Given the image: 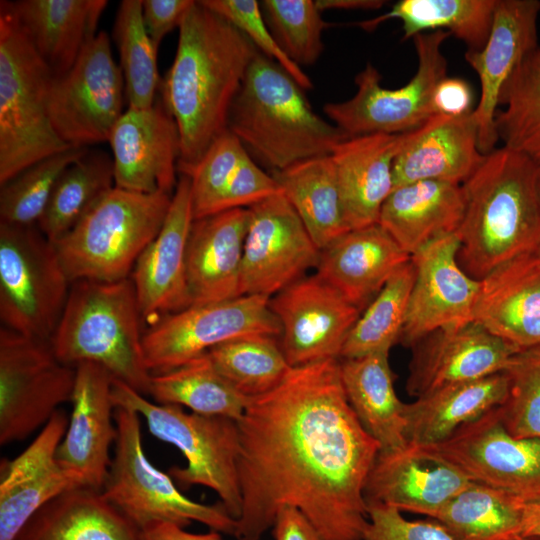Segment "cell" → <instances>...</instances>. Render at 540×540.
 Listing matches in <instances>:
<instances>
[{
	"instance_id": "obj_1",
	"label": "cell",
	"mask_w": 540,
	"mask_h": 540,
	"mask_svg": "<svg viewBox=\"0 0 540 540\" xmlns=\"http://www.w3.org/2000/svg\"><path fill=\"white\" fill-rule=\"evenodd\" d=\"M237 425L235 538L259 540L282 508L294 507L326 540H361L365 485L380 445L347 399L339 359L292 367L250 400Z\"/></svg>"
},
{
	"instance_id": "obj_2",
	"label": "cell",
	"mask_w": 540,
	"mask_h": 540,
	"mask_svg": "<svg viewBox=\"0 0 540 540\" xmlns=\"http://www.w3.org/2000/svg\"><path fill=\"white\" fill-rule=\"evenodd\" d=\"M178 29L175 58L160 91L179 130L177 172L188 176L228 129L230 109L259 51L200 1L190 7Z\"/></svg>"
},
{
	"instance_id": "obj_3",
	"label": "cell",
	"mask_w": 540,
	"mask_h": 540,
	"mask_svg": "<svg viewBox=\"0 0 540 540\" xmlns=\"http://www.w3.org/2000/svg\"><path fill=\"white\" fill-rule=\"evenodd\" d=\"M538 164L505 146L485 156L462 184L465 211L457 231L458 262L481 280L540 247Z\"/></svg>"
},
{
	"instance_id": "obj_4",
	"label": "cell",
	"mask_w": 540,
	"mask_h": 540,
	"mask_svg": "<svg viewBox=\"0 0 540 540\" xmlns=\"http://www.w3.org/2000/svg\"><path fill=\"white\" fill-rule=\"evenodd\" d=\"M305 91L283 67L258 52L232 104L228 130L272 172L331 155L349 138L313 110Z\"/></svg>"
},
{
	"instance_id": "obj_5",
	"label": "cell",
	"mask_w": 540,
	"mask_h": 540,
	"mask_svg": "<svg viewBox=\"0 0 540 540\" xmlns=\"http://www.w3.org/2000/svg\"><path fill=\"white\" fill-rule=\"evenodd\" d=\"M143 320L130 277L114 282L77 280L71 283L49 343L64 364H98L146 396L152 374L144 360Z\"/></svg>"
},
{
	"instance_id": "obj_6",
	"label": "cell",
	"mask_w": 540,
	"mask_h": 540,
	"mask_svg": "<svg viewBox=\"0 0 540 540\" xmlns=\"http://www.w3.org/2000/svg\"><path fill=\"white\" fill-rule=\"evenodd\" d=\"M52 73L0 2V185L36 162L71 148L48 112Z\"/></svg>"
},
{
	"instance_id": "obj_7",
	"label": "cell",
	"mask_w": 540,
	"mask_h": 540,
	"mask_svg": "<svg viewBox=\"0 0 540 540\" xmlns=\"http://www.w3.org/2000/svg\"><path fill=\"white\" fill-rule=\"evenodd\" d=\"M172 195L112 188L55 244L70 282L129 278L134 265L159 233Z\"/></svg>"
},
{
	"instance_id": "obj_8",
	"label": "cell",
	"mask_w": 540,
	"mask_h": 540,
	"mask_svg": "<svg viewBox=\"0 0 540 540\" xmlns=\"http://www.w3.org/2000/svg\"><path fill=\"white\" fill-rule=\"evenodd\" d=\"M112 399L115 407L136 411L155 437L181 451L187 465L173 466L168 471L180 489L193 485L208 487L217 493L232 517H239L242 499L237 471V421L187 413L177 405L155 404L116 379L112 383Z\"/></svg>"
},
{
	"instance_id": "obj_9",
	"label": "cell",
	"mask_w": 540,
	"mask_h": 540,
	"mask_svg": "<svg viewBox=\"0 0 540 540\" xmlns=\"http://www.w3.org/2000/svg\"><path fill=\"white\" fill-rule=\"evenodd\" d=\"M139 417L132 409L115 407L117 436L102 494L142 531L157 523L186 528L196 521L235 537L237 519L221 502L191 500L168 473L150 463L143 449Z\"/></svg>"
},
{
	"instance_id": "obj_10",
	"label": "cell",
	"mask_w": 540,
	"mask_h": 540,
	"mask_svg": "<svg viewBox=\"0 0 540 540\" xmlns=\"http://www.w3.org/2000/svg\"><path fill=\"white\" fill-rule=\"evenodd\" d=\"M70 287L55 244L38 225L0 222V319L3 327L49 342Z\"/></svg>"
},
{
	"instance_id": "obj_11",
	"label": "cell",
	"mask_w": 540,
	"mask_h": 540,
	"mask_svg": "<svg viewBox=\"0 0 540 540\" xmlns=\"http://www.w3.org/2000/svg\"><path fill=\"white\" fill-rule=\"evenodd\" d=\"M450 35L438 30L413 37L418 68L400 88L383 87L380 73L368 63L355 77V95L343 102L327 103L324 113L348 137L402 134L419 128L436 115L432 96L438 82L447 76L442 45Z\"/></svg>"
},
{
	"instance_id": "obj_12",
	"label": "cell",
	"mask_w": 540,
	"mask_h": 540,
	"mask_svg": "<svg viewBox=\"0 0 540 540\" xmlns=\"http://www.w3.org/2000/svg\"><path fill=\"white\" fill-rule=\"evenodd\" d=\"M76 369L50 343L0 329V444L22 441L71 402Z\"/></svg>"
},
{
	"instance_id": "obj_13",
	"label": "cell",
	"mask_w": 540,
	"mask_h": 540,
	"mask_svg": "<svg viewBox=\"0 0 540 540\" xmlns=\"http://www.w3.org/2000/svg\"><path fill=\"white\" fill-rule=\"evenodd\" d=\"M270 297L243 295L192 305L167 314L144 330L142 346L151 374L167 372L231 339L264 334L280 337L281 325Z\"/></svg>"
},
{
	"instance_id": "obj_14",
	"label": "cell",
	"mask_w": 540,
	"mask_h": 540,
	"mask_svg": "<svg viewBox=\"0 0 540 540\" xmlns=\"http://www.w3.org/2000/svg\"><path fill=\"white\" fill-rule=\"evenodd\" d=\"M125 84L111 42L99 31L82 49L72 68L52 78L48 112L57 135L71 147L108 142L124 113Z\"/></svg>"
},
{
	"instance_id": "obj_15",
	"label": "cell",
	"mask_w": 540,
	"mask_h": 540,
	"mask_svg": "<svg viewBox=\"0 0 540 540\" xmlns=\"http://www.w3.org/2000/svg\"><path fill=\"white\" fill-rule=\"evenodd\" d=\"M425 446L474 482L524 503L540 500V438L511 435L499 407L461 426L443 442Z\"/></svg>"
},
{
	"instance_id": "obj_16",
	"label": "cell",
	"mask_w": 540,
	"mask_h": 540,
	"mask_svg": "<svg viewBox=\"0 0 540 540\" xmlns=\"http://www.w3.org/2000/svg\"><path fill=\"white\" fill-rule=\"evenodd\" d=\"M247 209L240 295L271 298L316 268L321 250L282 192Z\"/></svg>"
},
{
	"instance_id": "obj_17",
	"label": "cell",
	"mask_w": 540,
	"mask_h": 540,
	"mask_svg": "<svg viewBox=\"0 0 540 540\" xmlns=\"http://www.w3.org/2000/svg\"><path fill=\"white\" fill-rule=\"evenodd\" d=\"M291 367L339 359L361 311L318 277L304 276L270 298Z\"/></svg>"
},
{
	"instance_id": "obj_18",
	"label": "cell",
	"mask_w": 540,
	"mask_h": 540,
	"mask_svg": "<svg viewBox=\"0 0 540 540\" xmlns=\"http://www.w3.org/2000/svg\"><path fill=\"white\" fill-rule=\"evenodd\" d=\"M457 233L438 238L411 255L415 269L400 341L413 346L426 335L473 322L481 281L458 262Z\"/></svg>"
},
{
	"instance_id": "obj_19",
	"label": "cell",
	"mask_w": 540,
	"mask_h": 540,
	"mask_svg": "<svg viewBox=\"0 0 540 540\" xmlns=\"http://www.w3.org/2000/svg\"><path fill=\"white\" fill-rule=\"evenodd\" d=\"M72 412L56 459L77 486L102 491L117 436L112 399L114 377L102 366H75Z\"/></svg>"
},
{
	"instance_id": "obj_20",
	"label": "cell",
	"mask_w": 540,
	"mask_h": 540,
	"mask_svg": "<svg viewBox=\"0 0 540 540\" xmlns=\"http://www.w3.org/2000/svg\"><path fill=\"white\" fill-rule=\"evenodd\" d=\"M108 142L115 187L173 195L178 183L180 135L161 99L150 108H127L114 125Z\"/></svg>"
},
{
	"instance_id": "obj_21",
	"label": "cell",
	"mask_w": 540,
	"mask_h": 540,
	"mask_svg": "<svg viewBox=\"0 0 540 540\" xmlns=\"http://www.w3.org/2000/svg\"><path fill=\"white\" fill-rule=\"evenodd\" d=\"M472 481L425 445L410 443L379 452L365 485L367 504L377 503L435 519Z\"/></svg>"
},
{
	"instance_id": "obj_22",
	"label": "cell",
	"mask_w": 540,
	"mask_h": 540,
	"mask_svg": "<svg viewBox=\"0 0 540 540\" xmlns=\"http://www.w3.org/2000/svg\"><path fill=\"white\" fill-rule=\"evenodd\" d=\"M538 0H496L488 40L479 51L467 50L465 60L477 73L481 97L473 110L478 147L483 155L499 140L495 115L502 89L522 60L537 49Z\"/></svg>"
},
{
	"instance_id": "obj_23",
	"label": "cell",
	"mask_w": 540,
	"mask_h": 540,
	"mask_svg": "<svg viewBox=\"0 0 540 540\" xmlns=\"http://www.w3.org/2000/svg\"><path fill=\"white\" fill-rule=\"evenodd\" d=\"M193 217L191 182L180 175L164 223L138 257L130 278L148 324L191 306L186 251Z\"/></svg>"
},
{
	"instance_id": "obj_24",
	"label": "cell",
	"mask_w": 540,
	"mask_h": 540,
	"mask_svg": "<svg viewBox=\"0 0 540 540\" xmlns=\"http://www.w3.org/2000/svg\"><path fill=\"white\" fill-rule=\"evenodd\" d=\"M412 348L406 390L416 398L445 385L504 372L521 351L476 322L436 330Z\"/></svg>"
},
{
	"instance_id": "obj_25",
	"label": "cell",
	"mask_w": 540,
	"mask_h": 540,
	"mask_svg": "<svg viewBox=\"0 0 540 540\" xmlns=\"http://www.w3.org/2000/svg\"><path fill=\"white\" fill-rule=\"evenodd\" d=\"M68 423L66 412L57 410L23 452L1 460L0 540H15L45 503L78 487L56 459Z\"/></svg>"
},
{
	"instance_id": "obj_26",
	"label": "cell",
	"mask_w": 540,
	"mask_h": 540,
	"mask_svg": "<svg viewBox=\"0 0 540 540\" xmlns=\"http://www.w3.org/2000/svg\"><path fill=\"white\" fill-rule=\"evenodd\" d=\"M485 156L478 147L473 112L434 115L419 128L405 132L393 163V189L421 180L463 184Z\"/></svg>"
},
{
	"instance_id": "obj_27",
	"label": "cell",
	"mask_w": 540,
	"mask_h": 540,
	"mask_svg": "<svg viewBox=\"0 0 540 540\" xmlns=\"http://www.w3.org/2000/svg\"><path fill=\"white\" fill-rule=\"evenodd\" d=\"M248 218L247 208H236L193 220L186 251L191 306L241 296Z\"/></svg>"
},
{
	"instance_id": "obj_28",
	"label": "cell",
	"mask_w": 540,
	"mask_h": 540,
	"mask_svg": "<svg viewBox=\"0 0 540 540\" xmlns=\"http://www.w3.org/2000/svg\"><path fill=\"white\" fill-rule=\"evenodd\" d=\"M473 322L519 350L540 346V259L515 258L480 280Z\"/></svg>"
},
{
	"instance_id": "obj_29",
	"label": "cell",
	"mask_w": 540,
	"mask_h": 540,
	"mask_svg": "<svg viewBox=\"0 0 540 540\" xmlns=\"http://www.w3.org/2000/svg\"><path fill=\"white\" fill-rule=\"evenodd\" d=\"M411 259L378 223L346 232L321 250L316 275L361 313Z\"/></svg>"
},
{
	"instance_id": "obj_30",
	"label": "cell",
	"mask_w": 540,
	"mask_h": 540,
	"mask_svg": "<svg viewBox=\"0 0 540 540\" xmlns=\"http://www.w3.org/2000/svg\"><path fill=\"white\" fill-rule=\"evenodd\" d=\"M187 177L191 182L194 219L248 208L282 192L272 174L253 161L245 146L228 129L210 145Z\"/></svg>"
},
{
	"instance_id": "obj_31",
	"label": "cell",
	"mask_w": 540,
	"mask_h": 540,
	"mask_svg": "<svg viewBox=\"0 0 540 540\" xmlns=\"http://www.w3.org/2000/svg\"><path fill=\"white\" fill-rule=\"evenodd\" d=\"M404 134L349 137L331 154L349 230L378 223L381 208L393 191V163Z\"/></svg>"
},
{
	"instance_id": "obj_32",
	"label": "cell",
	"mask_w": 540,
	"mask_h": 540,
	"mask_svg": "<svg viewBox=\"0 0 540 540\" xmlns=\"http://www.w3.org/2000/svg\"><path fill=\"white\" fill-rule=\"evenodd\" d=\"M54 77L67 73L97 32L106 0L1 1Z\"/></svg>"
},
{
	"instance_id": "obj_33",
	"label": "cell",
	"mask_w": 540,
	"mask_h": 540,
	"mask_svg": "<svg viewBox=\"0 0 540 540\" xmlns=\"http://www.w3.org/2000/svg\"><path fill=\"white\" fill-rule=\"evenodd\" d=\"M464 211L462 184L421 180L393 189L378 224L411 256L428 243L457 233Z\"/></svg>"
},
{
	"instance_id": "obj_34",
	"label": "cell",
	"mask_w": 540,
	"mask_h": 540,
	"mask_svg": "<svg viewBox=\"0 0 540 540\" xmlns=\"http://www.w3.org/2000/svg\"><path fill=\"white\" fill-rule=\"evenodd\" d=\"M15 540H145L101 491L74 487L45 503Z\"/></svg>"
},
{
	"instance_id": "obj_35",
	"label": "cell",
	"mask_w": 540,
	"mask_h": 540,
	"mask_svg": "<svg viewBox=\"0 0 540 540\" xmlns=\"http://www.w3.org/2000/svg\"><path fill=\"white\" fill-rule=\"evenodd\" d=\"M508 391L505 371L430 391L405 403L406 438L420 445L443 442L461 426L501 406Z\"/></svg>"
},
{
	"instance_id": "obj_36",
	"label": "cell",
	"mask_w": 540,
	"mask_h": 540,
	"mask_svg": "<svg viewBox=\"0 0 540 540\" xmlns=\"http://www.w3.org/2000/svg\"><path fill=\"white\" fill-rule=\"evenodd\" d=\"M388 358V352H381L340 362L347 399L362 426L379 443L380 452L408 444L405 403L395 392Z\"/></svg>"
},
{
	"instance_id": "obj_37",
	"label": "cell",
	"mask_w": 540,
	"mask_h": 540,
	"mask_svg": "<svg viewBox=\"0 0 540 540\" xmlns=\"http://www.w3.org/2000/svg\"><path fill=\"white\" fill-rule=\"evenodd\" d=\"M271 174L320 250L350 231L331 155L306 159Z\"/></svg>"
},
{
	"instance_id": "obj_38",
	"label": "cell",
	"mask_w": 540,
	"mask_h": 540,
	"mask_svg": "<svg viewBox=\"0 0 540 540\" xmlns=\"http://www.w3.org/2000/svg\"><path fill=\"white\" fill-rule=\"evenodd\" d=\"M496 0H400L375 18L358 23L372 31L383 22H402L403 39L444 30L462 40L470 51H479L486 44L492 26Z\"/></svg>"
},
{
	"instance_id": "obj_39",
	"label": "cell",
	"mask_w": 540,
	"mask_h": 540,
	"mask_svg": "<svg viewBox=\"0 0 540 540\" xmlns=\"http://www.w3.org/2000/svg\"><path fill=\"white\" fill-rule=\"evenodd\" d=\"M150 395L158 404L187 407L193 413L238 421L250 400L204 353L167 372L152 374Z\"/></svg>"
},
{
	"instance_id": "obj_40",
	"label": "cell",
	"mask_w": 540,
	"mask_h": 540,
	"mask_svg": "<svg viewBox=\"0 0 540 540\" xmlns=\"http://www.w3.org/2000/svg\"><path fill=\"white\" fill-rule=\"evenodd\" d=\"M114 187L112 156L89 148L59 177L37 224L39 229L56 243Z\"/></svg>"
},
{
	"instance_id": "obj_41",
	"label": "cell",
	"mask_w": 540,
	"mask_h": 540,
	"mask_svg": "<svg viewBox=\"0 0 540 540\" xmlns=\"http://www.w3.org/2000/svg\"><path fill=\"white\" fill-rule=\"evenodd\" d=\"M522 505L503 491L473 482L433 520L455 540H516L522 537Z\"/></svg>"
},
{
	"instance_id": "obj_42",
	"label": "cell",
	"mask_w": 540,
	"mask_h": 540,
	"mask_svg": "<svg viewBox=\"0 0 540 540\" xmlns=\"http://www.w3.org/2000/svg\"><path fill=\"white\" fill-rule=\"evenodd\" d=\"M495 126L504 146L540 165V48L529 53L504 85Z\"/></svg>"
},
{
	"instance_id": "obj_43",
	"label": "cell",
	"mask_w": 540,
	"mask_h": 540,
	"mask_svg": "<svg viewBox=\"0 0 540 540\" xmlns=\"http://www.w3.org/2000/svg\"><path fill=\"white\" fill-rule=\"evenodd\" d=\"M415 279L411 259L386 282L352 327L340 358L388 352L400 339Z\"/></svg>"
},
{
	"instance_id": "obj_44",
	"label": "cell",
	"mask_w": 540,
	"mask_h": 540,
	"mask_svg": "<svg viewBox=\"0 0 540 540\" xmlns=\"http://www.w3.org/2000/svg\"><path fill=\"white\" fill-rule=\"evenodd\" d=\"M207 353L217 370L248 398L273 390L292 368L277 337L270 335L237 337Z\"/></svg>"
},
{
	"instance_id": "obj_45",
	"label": "cell",
	"mask_w": 540,
	"mask_h": 540,
	"mask_svg": "<svg viewBox=\"0 0 540 540\" xmlns=\"http://www.w3.org/2000/svg\"><path fill=\"white\" fill-rule=\"evenodd\" d=\"M113 37L118 48L128 108H150L156 102L161 81L157 51L145 28L142 0L120 2Z\"/></svg>"
},
{
	"instance_id": "obj_46",
	"label": "cell",
	"mask_w": 540,
	"mask_h": 540,
	"mask_svg": "<svg viewBox=\"0 0 540 540\" xmlns=\"http://www.w3.org/2000/svg\"><path fill=\"white\" fill-rule=\"evenodd\" d=\"M88 147H71L44 158L0 185V222L37 225L64 170Z\"/></svg>"
},
{
	"instance_id": "obj_47",
	"label": "cell",
	"mask_w": 540,
	"mask_h": 540,
	"mask_svg": "<svg viewBox=\"0 0 540 540\" xmlns=\"http://www.w3.org/2000/svg\"><path fill=\"white\" fill-rule=\"evenodd\" d=\"M263 16L286 55L300 67L319 59L323 31L332 24L321 16L313 0H263Z\"/></svg>"
},
{
	"instance_id": "obj_48",
	"label": "cell",
	"mask_w": 540,
	"mask_h": 540,
	"mask_svg": "<svg viewBox=\"0 0 540 540\" xmlns=\"http://www.w3.org/2000/svg\"><path fill=\"white\" fill-rule=\"evenodd\" d=\"M506 401L499 406L507 431L519 438H540V346L518 352L505 370Z\"/></svg>"
},
{
	"instance_id": "obj_49",
	"label": "cell",
	"mask_w": 540,
	"mask_h": 540,
	"mask_svg": "<svg viewBox=\"0 0 540 540\" xmlns=\"http://www.w3.org/2000/svg\"><path fill=\"white\" fill-rule=\"evenodd\" d=\"M243 33L267 58L283 67L305 90L313 87L310 77L282 50L263 16L256 0H201Z\"/></svg>"
},
{
	"instance_id": "obj_50",
	"label": "cell",
	"mask_w": 540,
	"mask_h": 540,
	"mask_svg": "<svg viewBox=\"0 0 540 540\" xmlns=\"http://www.w3.org/2000/svg\"><path fill=\"white\" fill-rule=\"evenodd\" d=\"M361 540H455L437 521L408 520L396 508L369 503Z\"/></svg>"
},
{
	"instance_id": "obj_51",
	"label": "cell",
	"mask_w": 540,
	"mask_h": 540,
	"mask_svg": "<svg viewBox=\"0 0 540 540\" xmlns=\"http://www.w3.org/2000/svg\"><path fill=\"white\" fill-rule=\"evenodd\" d=\"M193 0H142V17L153 44L158 49L164 37L179 28Z\"/></svg>"
},
{
	"instance_id": "obj_52",
	"label": "cell",
	"mask_w": 540,
	"mask_h": 540,
	"mask_svg": "<svg viewBox=\"0 0 540 540\" xmlns=\"http://www.w3.org/2000/svg\"><path fill=\"white\" fill-rule=\"evenodd\" d=\"M473 92L470 85L459 77H444L436 85L432 106L435 114L463 116L472 110Z\"/></svg>"
},
{
	"instance_id": "obj_53",
	"label": "cell",
	"mask_w": 540,
	"mask_h": 540,
	"mask_svg": "<svg viewBox=\"0 0 540 540\" xmlns=\"http://www.w3.org/2000/svg\"><path fill=\"white\" fill-rule=\"evenodd\" d=\"M272 527L274 540H326L310 520L294 507L282 508Z\"/></svg>"
},
{
	"instance_id": "obj_54",
	"label": "cell",
	"mask_w": 540,
	"mask_h": 540,
	"mask_svg": "<svg viewBox=\"0 0 540 540\" xmlns=\"http://www.w3.org/2000/svg\"><path fill=\"white\" fill-rule=\"evenodd\" d=\"M145 540H224L221 533H191L172 523H157L143 530Z\"/></svg>"
},
{
	"instance_id": "obj_55",
	"label": "cell",
	"mask_w": 540,
	"mask_h": 540,
	"mask_svg": "<svg viewBox=\"0 0 540 540\" xmlns=\"http://www.w3.org/2000/svg\"><path fill=\"white\" fill-rule=\"evenodd\" d=\"M321 12L325 10H376L380 9L383 0H315Z\"/></svg>"
},
{
	"instance_id": "obj_56",
	"label": "cell",
	"mask_w": 540,
	"mask_h": 540,
	"mask_svg": "<svg viewBox=\"0 0 540 540\" xmlns=\"http://www.w3.org/2000/svg\"><path fill=\"white\" fill-rule=\"evenodd\" d=\"M521 535L540 538V500L523 502Z\"/></svg>"
},
{
	"instance_id": "obj_57",
	"label": "cell",
	"mask_w": 540,
	"mask_h": 540,
	"mask_svg": "<svg viewBox=\"0 0 540 540\" xmlns=\"http://www.w3.org/2000/svg\"><path fill=\"white\" fill-rule=\"evenodd\" d=\"M537 189H538L539 198H540V165L538 166V171H537Z\"/></svg>"
},
{
	"instance_id": "obj_58",
	"label": "cell",
	"mask_w": 540,
	"mask_h": 540,
	"mask_svg": "<svg viewBox=\"0 0 540 540\" xmlns=\"http://www.w3.org/2000/svg\"><path fill=\"white\" fill-rule=\"evenodd\" d=\"M516 540H540L538 537H520Z\"/></svg>"
},
{
	"instance_id": "obj_59",
	"label": "cell",
	"mask_w": 540,
	"mask_h": 540,
	"mask_svg": "<svg viewBox=\"0 0 540 540\" xmlns=\"http://www.w3.org/2000/svg\"><path fill=\"white\" fill-rule=\"evenodd\" d=\"M537 254H538V257L540 259V247L536 250Z\"/></svg>"
}]
</instances>
